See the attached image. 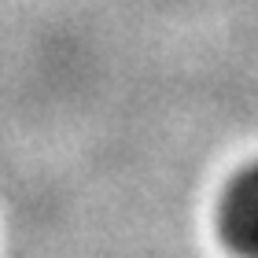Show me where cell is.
Returning <instances> with one entry per match:
<instances>
[{"instance_id":"1","label":"cell","mask_w":258,"mask_h":258,"mask_svg":"<svg viewBox=\"0 0 258 258\" xmlns=\"http://www.w3.org/2000/svg\"><path fill=\"white\" fill-rule=\"evenodd\" d=\"M221 240L243 258H258V162L240 170L221 196Z\"/></svg>"}]
</instances>
